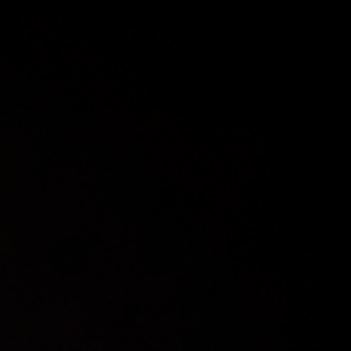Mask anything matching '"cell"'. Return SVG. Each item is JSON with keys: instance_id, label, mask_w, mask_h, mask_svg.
<instances>
[]
</instances>
